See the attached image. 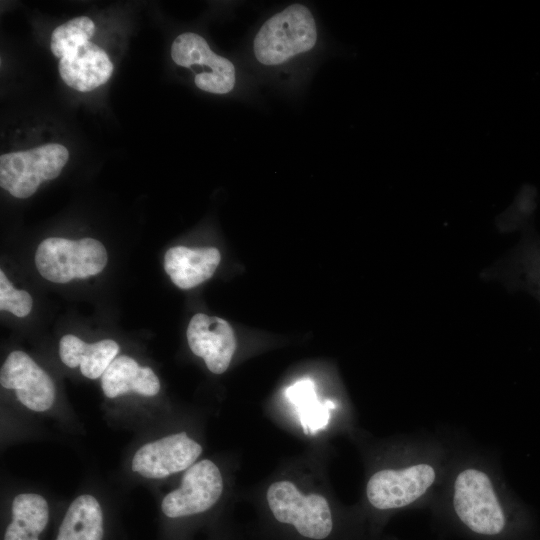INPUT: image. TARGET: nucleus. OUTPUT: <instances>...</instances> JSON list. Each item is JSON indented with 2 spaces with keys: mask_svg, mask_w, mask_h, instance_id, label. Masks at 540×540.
<instances>
[{
  "mask_svg": "<svg viewBox=\"0 0 540 540\" xmlns=\"http://www.w3.org/2000/svg\"><path fill=\"white\" fill-rule=\"evenodd\" d=\"M33 305L31 295L13 287L3 270H0V310L9 311L17 317L27 316Z\"/></svg>",
  "mask_w": 540,
  "mask_h": 540,
  "instance_id": "obj_20",
  "label": "nucleus"
},
{
  "mask_svg": "<svg viewBox=\"0 0 540 540\" xmlns=\"http://www.w3.org/2000/svg\"><path fill=\"white\" fill-rule=\"evenodd\" d=\"M171 57L181 67H202V71L194 76L199 89L214 94L233 90L236 82L233 63L214 53L199 34L186 32L177 36L171 46Z\"/></svg>",
  "mask_w": 540,
  "mask_h": 540,
  "instance_id": "obj_7",
  "label": "nucleus"
},
{
  "mask_svg": "<svg viewBox=\"0 0 540 540\" xmlns=\"http://www.w3.org/2000/svg\"><path fill=\"white\" fill-rule=\"evenodd\" d=\"M435 478V469L426 463L380 470L367 483V499L380 511L403 508L422 497Z\"/></svg>",
  "mask_w": 540,
  "mask_h": 540,
  "instance_id": "obj_6",
  "label": "nucleus"
},
{
  "mask_svg": "<svg viewBox=\"0 0 540 540\" xmlns=\"http://www.w3.org/2000/svg\"><path fill=\"white\" fill-rule=\"evenodd\" d=\"M68 159V149L58 143L3 154L0 186L16 198H28L42 182L59 176Z\"/></svg>",
  "mask_w": 540,
  "mask_h": 540,
  "instance_id": "obj_5",
  "label": "nucleus"
},
{
  "mask_svg": "<svg viewBox=\"0 0 540 540\" xmlns=\"http://www.w3.org/2000/svg\"><path fill=\"white\" fill-rule=\"evenodd\" d=\"M101 386L108 398L129 392L144 396H155L160 382L150 367L140 366L127 355L116 357L101 376Z\"/></svg>",
  "mask_w": 540,
  "mask_h": 540,
  "instance_id": "obj_14",
  "label": "nucleus"
},
{
  "mask_svg": "<svg viewBox=\"0 0 540 540\" xmlns=\"http://www.w3.org/2000/svg\"><path fill=\"white\" fill-rule=\"evenodd\" d=\"M103 514L92 495L77 497L69 506L56 540H102Z\"/></svg>",
  "mask_w": 540,
  "mask_h": 540,
  "instance_id": "obj_16",
  "label": "nucleus"
},
{
  "mask_svg": "<svg viewBox=\"0 0 540 540\" xmlns=\"http://www.w3.org/2000/svg\"><path fill=\"white\" fill-rule=\"evenodd\" d=\"M452 505L456 519L473 535L497 538L507 531L506 513L491 479L481 470L468 468L457 475Z\"/></svg>",
  "mask_w": 540,
  "mask_h": 540,
  "instance_id": "obj_2",
  "label": "nucleus"
},
{
  "mask_svg": "<svg viewBox=\"0 0 540 540\" xmlns=\"http://www.w3.org/2000/svg\"><path fill=\"white\" fill-rule=\"evenodd\" d=\"M316 42L317 26L311 11L295 3L264 22L254 38L253 51L262 65L276 66L310 51Z\"/></svg>",
  "mask_w": 540,
  "mask_h": 540,
  "instance_id": "obj_1",
  "label": "nucleus"
},
{
  "mask_svg": "<svg viewBox=\"0 0 540 540\" xmlns=\"http://www.w3.org/2000/svg\"><path fill=\"white\" fill-rule=\"evenodd\" d=\"M191 351L204 359L214 374L224 373L236 350V339L230 324L219 317L195 314L187 328Z\"/></svg>",
  "mask_w": 540,
  "mask_h": 540,
  "instance_id": "obj_11",
  "label": "nucleus"
},
{
  "mask_svg": "<svg viewBox=\"0 0 540 540\" xmlns=\"http://www.w3.org/2000/svg\"><path fill=\"white\" fill-rule=\"evenodd\" d=\"M58 70L66 85L80 92H88L109 80L113 64L101 47L89 41L61 58Z\"/></svg>",
  "mask_w": 540,
  "mask_h": 540,
  "instance_id": "obj_12",
  "label": "nucleus"
},
{
  "mask_svg": "<svg viewBox=\"0 0 540 540\" xmlns=\"http://www.w3.org/2000/svg\"><path fill=\"white\" fill-rule=\"evenodd\" d=\"M12 520L25 525L40 534L49 520L46 500L38 494H19L12 502Z\"/></svg>",
  "mask_w": 540,
  "mask_h": 540,
  "instance_id": "obj_19",
  "label": "nucleus"
},
{
  "mask_svg": "<svg viewBox=\"0 0 540 540\" xmlns=\"http://www.w3.org/2000/svg\"><path fill=\"white\" fill-rule=\"evenodd\" d=\"M0 383L13 389L28 409L43 412L52 407L55 385L50 376L25 352L12 351L0 371Z\"/></svg>",
  "mask_w": 540,
  "mask_h": 540,
  "instance_id": "obj_10",
  "label": "nucleus"
},
{
  "mask_svg": "<svg viewBox=\"0 0 540 540\" xmlns=\"http://www.w3.org/2000/svg\"><path fill=\"white\" fill-rule=\"evenodd\" d=\"M202 447L185 432L171 434L141 446L132 459V470L149 479H161L187 470Z\"/></svg>",
  "mask_w": 540,
  "mask_h": 540,
  "instance_id": "obj_9",
  "label": "nucleus"
},
{
  "mask_svg": "<svg viewBox=\"0 0 540 540\" xmlns=\"http://www.w3.org/2000/svg\"><path fill=\"white\" fill-rule=\"evenodd\" d=\"M222 491L219 468L210 460H202L185 471L180 487L163 498L161 508L169 518L200 514L215 505Z\"/></svg>",
  "mask_w": 540,
  "mask_h": 540,
  "instance_id": "obj_8",
  "label": "nucleus"
},
{
  "mask_svg": "<svg viewBox=\"0 0 540 540\" xmlns=\"http://www.w3.org/2000/svg\"><path fill=\"white\" fill-rule=\"evenodd\" d=\"M94 32L95 24L90 18L86 16L73 18L52 32L51 52L55 57L61 59L89 42Z\"/></svg>",
  "mask_w": 540,
  "mask_h": 540,
  "instance_id": "obj_18",
  "label": "nucleus"
},
{
  "mask_svg": "<svg viewBox=\"0 0 540 540\" xmlns=\"http://www.w3.org/2000/svg\"><path fill=\"white\" fill-rule=\"evenodd\" d=\"M220 261L217 248L175 246L165 253L164 269L178 288L191 289L209 279Z\"/></svg>",
  "mask_w": 540,
  "mask_h": 540,
  "instance_id": "obj_13",
  "label": "nucleus"
},
{
  "mask_svg": "<svg viewBox=\"0 0 540 540\" xmlns=\"http://www.w3.org/2000/svg\"><path fill=\"white\" fill-rule=\"evenodd\" d=\"M285 396L295 406L304 433L314 434L327 426L329 409L335 408V404L330 400L319 401L312 379L303 378L287 387Z\"/></svg>",
  "mask_w": 540,
  "mask_h": 540,
  "instance_id": "obj_17",
  "label": "nucleus"
},
{
  "mask_svg": "<svg viewBox=\"0 0 540 540\" xmlns=\"http://www.w3.org/2000/svg\"><path fill=\"white\" fill-rule=\"evenodd\" d=\"M39 534L14 520L8 525L4 540H39Z\"/></svg>",
  "mask_w": 540,
  "mask_h": 540,
  "instance_id": "obj_21",
  "label": "nucleus"
},
{
  "mask_svg": "<svg viewBox=\"0 0 540 540\" xmlns=\"http://www.w3.org/2000/svg\"><path fill=\"white\" fill-rule=\"evenodd\" d=\"M266 498L275 522L300 538L328 540L334 535V516L323 496L303 495L292 482L282 480L269 486Z\"/></svg>",
  "mask_w": 540,
  "mask_h": 540,
  "instance_id": "obj_3",
  "label": "nucleus"
},
{
  "mask_svg": "<svg viewBox=\"0 0 540 540\" xmlns=\"http://www.w3.org/2000/svg\"><path fill=\"white\" fill-rule=\"evenodd\" d=\"M118 352L119 345L111 339L88 344L75 335L67 334L59 342L61 361L70 368L79 366L82 375L89 379L102 376Z\"/></svg>",
  "mask_w": 540,
  "mask_h": 540,
  "instance_id": "obj_15",
  "label": "nucleus"
},
{
  "mask_svg": "<svg viewBox=\"0 0 540 540\" xmlns=\"http://www.w3.org/2000/svg\"><path fill=\"white\" fill-rule=\"evenodd\" d=\"M108 260L104 245L93 238L69 240L50 237L43 240L35 253L40 275L54 283L86 279L100 273Z\"/></svg>",
  "mask_w": 540,
  "mask_h": 540,
  "instance_id": "obj_4",
  "label": "nucleus"
}]
</instances>
